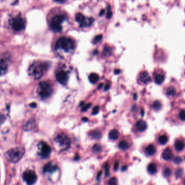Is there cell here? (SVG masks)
Returning a JSON list of instances; mask_svg holds the SVG:
<instances>
[{
    "label": "cell",
    "instance_id": "30bf717a",
    "mask_svg": "<svg viewBox=\"0 0 185 185\" xmlns=\"http://www.w3.org/2000/svg\"><path fill=\"white\" fill-rule=\"evenodd\" d=\"M56 78L58 82L62 85H66L67 84L69 78L68 73L64 71L58 72L56 75Z\"/></svg>",
    "mask_w": 185,
    "mask_h": 185
},
{
    "label": "cell",
    "instance_id": "74e56055",
    "mask_svg": "<svg viewBox=\"0 0 185 185\" xmlns=\"http://www.w3.org/2000/svg\"><path fill=\"white\" fill-rule=\"evenodd\" d=\"M105 173H106V176L108 177L109 175V165L107 163L105 165Z\"/></svg>",
    "mask_w": 185,
    "mask_h": 185
},
{
    "label": "cell",
    "instance_id": "ab89813d",
    "mask_svg": "<svg viewBox=\"0 0 185 185\" xmlns=\"http://www.w3.org/2000/svg\"><path fill=\"white\" fill-rule=\"evenodd\" d=\"M6 118L3 114H0V126L4 122Z\"/></svg>",
    "mask_w": 185,
    "mask_h": 185
},
{
    "label": "cell",
    "instance_id": "52a82bcc",
    "mask_svg": "<svg viewBox=\"0 0 185 185\" xmlns=\"http://www.w3.org/2000/svg\"><path fill=\"white\" fill-rule=\"evenodd\" d=\"M10 24L13 30L16 32H21L25 29L26 22L22 16L18 15L12 18Z\"/></svg>",
    "mask_w": 185,
    "mask_h": 185
},
{
    "label": "cell",
    "instance_id": "bcb514c9",
    "mask_svg": "<svg viewBox=\"0 0 185 185\" xmlns=\"http://www.w3.org/2000/svg\"><path fill=\"white\" fill-rule=\"evenodd\" d=\"M30 106H32V108H36L37 106V104H36L35 103H33L30 105Z\"/></svg>",
    "mask_w": 185,
    "mask_h": 185
},
{
    "label": "cell",
    "instance_id": "816d5d0a",
    "mask_svg": "<svg viewBox=\"0 0 185 185\" xmlns=\"http://www.w3.org/2000/svg\"><path fill=\"white\" fill-rule=\"evenodd\" d=\"M82 120L84 122H87L88 121V119L86 117H84V118H82Z\"/></svg>",
    "mask_w": 185,
    "mask_h": 185
},
{
    "label": "cell",
    "instance_id": "6da1fadb",
    "mask_svg": "<svg viewBox=\"0 0 185 185\" xmlns=\"http://www.w3.org/2000/svg\"><path fill=\"white\" fill-rule=\"evenodd\" d=\"M47 68V64L39 61H35L28 68V74L35 79H39L43 76L44 72Z\"/></svg>",
    "mask_w": 185,
    "mask_h": 185
},
{
    "label": "cell",
    "instance_id": "c3c4849f",
    "mask_svg": "<svg viewBox=\"0 0 185 185\" xmlns=\"http://www.w3.org/2000/svg\"><path fill=\"white\" fill-rule=\"evenodd\" d=\"M105 13V10H101V11L100 12V15H103Z\"/></svg>",
    "mask_w": 185,
    "mask_h": 185
},
{
    "label": "cell",
    "instance_id": "681fc988",
    "mask_svg": "<svg viewBox=\"0 0 185 185\" xmlns=\"http://www.w3.org/2000/svg\"><path fill=\"white\" fill-rule=\"evenodd\" d=\"M141 116L142 117H143V116H144V114H145V111H144V110H143V109H142L141 111Z\"/></svg>",
    "mask_w": 185,
    "mask_h": 185
},
{
    "label": "cell",
    "instance_id": "e0dca14e",
    "mask_svg": "<svg viewBox=\"0 0 185 185\" xmlns=\"http://www.w3.org/2000/svg\"><path fill=\"white\" fill-rule=\"evenodd\" d=\"M156 151V149L155 147L152 145H150L147 146L145 150V153L147 156H152L154 155Z\"/></svg>",
    "mask_w": 185,
    "mask_h": 185
},
{
    "label": "cell",
    "instance_id": "7402d4cb",
    "mask_svg": "<svg viewBox=\"0 0 185 185\" xmlns=\"http://www.w3.org/2000/svg\"><path fill=\"white\" fill-rule=\"evenodd\" d=\"M98 79H99V76L96 73H91L89 76V80L91 83L93 84H95L98 81Z\"/></svg>",
    "mask_w": 185,
    "mask_h": 185
},
{
    "label": "cell",
    "instance_id": "ba28073f",
    "mask_svg": "<svg viewBox=\"0 0 185 185\" xmlns=\"http://www.w3.org/2000/svg\"><path fill=\"white\" fill-rule=\"evenodd\" d=\"M23 179L28 185L35 184L37 180V175L32 170H28L23 174Z\"/></svg>",
    "mask_w": 185,
    "mask_h": 185
},
{
    "label": "cell",
    "instance_id": "f907efd6",
    "mask_svg": "<svg viewBox=\"0 0 185 185\" xmlns=\"http://www.w3.org/2000/svg\"><path fill=\"white\" fill-rule=\"evenodd\" d=\"M126 169H127V166H126V165H125V166L122 167L121 170H122V171H125Z\"/></svg>",
    "mask_w": 185,
    "mask_h": 185
},
{
    "label": "cell",
    "instance_id": "d6a6232c",
    "mask_svg": "<svg viewBox=\"0 0 185 185\" xmlns=\"http://www.w3.org/2000/svg\"><path fill=\"white\" fill-rule=\"evenodd\" d=\"M182 174H183V170L179 168V169H177V171L175 172V176L177 178H179L182 175Z\"/></svg>",
    "mask_w": 185,
    "mask_h": 185
},
{
    "label": "cell",
    "instance_id": "5b68a950",
    "mask_svg": "<svg viewBox=\"0 0 185 185\" xmlns=\"http://www.w3.org/2000/svg\"><path fill=\"white\" fill-rule=\"evenodd\" d=\"M37 93L41 98L46 99L48 98L52 95L53 89L48 82H42L39 83V85Z\"/></svg>",
    "mask_w": 185,
    "mask_h": 185
},
{
    "label": "cell",
    "instance_id": "b9f144b4",
    "mask_svg": "<svg viewBox=\"0 0 185 185\" xmlns=\"http://www.w3.org/2000/svg\"><path fill=\"white\" fill-rule=\"evenodd\" d=\"M102 173H103V172H99V173H98V174L97 175V177H96V179H97V180L99 181L100 180V177H101V175H102Z\"/></svg>",
    "mask_w": 185,
    "mask_h": 185
},
{
    "label": "cell",
    "instance_id": "2e32d148",
    "mask_svg": "<svg viewBox=\"0 0 185 185\" xmlns=\"http://www.w3.org/2000/svg\"><path fill=\"white\" fill-rule=\"evenodd\" d=\"M94 22V19L92 17H89V18H86L85 20L83 21L80 24V27H89L93 24Z\"/></svg>",
    "mask_w": 185,
    "mask_h": 185
},
{
    "label": "cell",
    "instance_id": "cb8c5ba5",
    "mask_svg": "<svg viewBox=\"0 0 185 185\" xmlns=\"http://www.w3.org/2000/svg\"><path fill=\"white\" fill-rule=\"evenodd\" d=\"M89 135L91 136V138L93 139H96V140H98L100 139L101 137V134L100 131H92L91 133L89 134Z\"/></svg>",
    "mask_w": 185,
    "mask_h": 185
},
{
    "label": "cell",
    "instance_id": "83f0119b",
    "mask_svg": "<svg viewBox=\"0 0 185 185\" xmlns=\"http://www.w3.org/2000/svg\"><path fill=\"white\" fill-rule=\"evenodd\" d=\"M175 94H176V91L173 87H169L166 92V94L168 96H174Z\"/></svg>",
    "mask_w": 185,
    "mask_h": 185
},
{
    "label": "cell",
    "instance_id": "7a4b0ae2",
    "mask_svg": "<svg viewBox=\"0 0 185 185\" xmlns=\"http://www.w3.org/2000/svg\"><path fill=\"white\" fill-rule=\"evenodd\" d=\"M25 149L22 147H15L8 150L5 154V158L7 160L12 163L19 161L24 156Z\"/></svg>",
    "mask_w": 185,
    "mask_h": 185
},
{
    "label": "cell",
    "instance_id": "7c38bea8",
    "mask_svg": "<svg viewBox=\"0 0 185 185\" xmlns=\"http://www.w3.org/2000/svg\"><path fill=\"white\" fill-rule=\"evenodd\" d=\"M58 168L56 165H53L51 162L48 163L44 166V173H53L55 172V170H58Z\"/></svg>",
    "mask_w": 185,
    "mask_h": 185
},
{
    "label": "cell",
    "instance_id": "7dc6e473",
    "mask_svg": "<svg viewBox=\"0 0 185 185\" xmlns=\"http://www.w3.org/2000/svg\"><path fill=\"white\" fill-rule=\"evenodd\" d=\"M114 73L115 74H116V75L119 74V73H120V70H115Z\"/></svg>",
    "mask_w": 185,
    "mask_h": 185
},
{
    "label": "cell",
    "instance_id": "db71d44e",
    "mask_svg": "<svg viewBox=\"0 0 185 185\" xmlns=\"http://www.w3.org/2000/svg\"></svg>",
    "mask_w": 185,
    "mask_h": 185
},
{
    "label": "cell",
    "instance_id": "8d00e7d4",
    "mask_svg": "<svg viewBox=\"0 0 185 185\" xmlns=\"http://www.w3.org/2000/svg\"><path fill=\"white\" fill-rule=\"evenodd\" d=\"M174 163H175V164L179 165V164H180L181 162H182V158H181L180 157H179V156L175 157V158H174Z\"/></svg>",
    "mask_w": 185,
    "mask_h": 185
},
{
    "label": "cell",
    "instance_id": "1f68e13d",
    "mask_svg": "<svg viewBox=\"0 0 185 185\" xmlns=\"http://www.w3.org/2000/svg\"><path fill=\"white\" fill-rule=\"evenodd\" d=\"M118 184V180L116 177H112L108 182L109 185H116Z\"/></svg>",
    "mask_w": 185,
    "mask_h": 185
},
{
    "label": "cell",
    "instance_id": "8992f818",
    "mask_svg": "<svg viewBox=\"0 0 185 185\" xmlns=\"http://www.w3.org/2000/svg\"><path fill=\"white\" fill-rule=\"evenodd\" d=\"M56 146L61 151L67 150L71 146V140L66 135L62 134L58 135L54 139Z\"/></svg>",
    "mask_w": 185,
    "mask_h": 185
},
{
    "label": "cell",
    "instance_id": "f35d334b",
    "mask_svg": "<svg viewBox=\"0 0 185 185\" xmlns=\"http://www.w3.org/2000/svg\"><path fill=\"white\" fill-rule=\"evenodd\" d=\"M98 111H99V107L98 106H95L93 109V112H92V114H98Z\"/></svg>",
    "mask_w": 185,
    "mask_h": 185
},
{
    "label": "cell",
    "instance_id": "9c48e42d",
    "mask_svg": "<svg viewBox=\"0 0 185 185\" xmlns=\"http://www.w3.org/2000/svg\"><path fill=\"white\" fill-rule=\"evenodd\" d=\"M39 155L43 158H47L51 153V148L46 142H41L39 145Z\"/></svg>",
    "mask_w": 185,
    "mask_h": 185
},
{
    "label": "cell",
    "instance_id": "44dd1931",
    "mask_svg": "<svg viewBox=\"0 0 185 185\" xmlns=\"http://www.w3.org/2000/svg\"><path fill=\"white\" fill-rule=\"evenodd\" d=\"M175 149L177 150V151H181L184 149L185 143H184V142H183L181 141L178 140L175 143Z\"/></svg>",
    "mask_w": 185,
    "mask_h": 185
},
{
    "label": "cell",
    "instance_id": "ffe728a7",
    "mask_svg": "<svg viewBox=\"0 0 185 185\" xmlns=\"http://www.w3.org/2000/svg\"><path fill=\"white\" fill-rule=\"evenodd\" d=\"M165 80V76L162 74H157L155 77V82L157 84H161Z\"/></svg>",
    "mask_w": 185,
    "mask_h": 185
},
{
    "label": "cell",
    "instance_id": "8fae6325",
    "mask_svg": "<svg viewBox=\"0 0 185 185\" xmlns=\"http://www.w3.org/2000/svg\"><path fill=\"white\" fill-rule=\"evenodd\" d=\"M8 65L4 59H0V76L5 75L8 71Z\"/></svg>",
    "mask_w": 185,
    "mask_h": 185
},
{
    "label": "cell",
    "instance_id": "f5cc1de1",
    "mask_svg": "<svg viewBox=\"0 0 185 185\" xmlns=\"http://www.w3.org/2000/svg\"><path fill=\"white\" fill-rule=\"evenodd\" d=\"M134 100H136L137 99V94H135L134 96Z\"/></svg>",
    "mask_w": 185,
    "mask_h": 185
},
{
    "label": "cell",
    "instance_id": "4fadbf2b",
    "mask_svg": "<svg viewBox=\"0 0 185 185\" xmlns=\"http://www.w3.org/2000/svg\"><path fill=\"white\" fill-rule=\"evenodd\" d=\"M139 78H140V80H141V82L143 84H147V83H150L151 80V78L150 77V75L148 74V73L146 71L142 72L140 74Z\"/></svg>",
    "mask_w": 185,
    "mask_h": 185
},
{
    "label": "cell",
    "instance_id": "f1b7e54d",
    "mask_svg": "<svg viewBox=\"0 0 185 185\" xmlns=\"http://www.w3.org/2000/svg\"><path fill=\"white\" fill-rule=\"evenodd\" d=\"M92 150L93 151H94L95 153H99L101 151L102 147H101V146H100L98 145H95L94 146H93Z\"/></svg>",
    "mask_w": 185,
    "mask_h": 185
},
{
    "label": "cell",
    "instance_id": "f546056e",
    "mask_svg": "<svg viewBox=\"0 0 185 185\" xmlns=\"http://www.w3.org/2000/svg\"><path fill=\"white\" fill-rule=\"evenodd\" d=\"M171 174H172V170L169 168H166L164 171V175L165 177H169Z\"/></svg>",
    "mask_w": 185,
    "mask_h": 185
},
{
    "label": "cell",
    "instance_id": "e575fe53",
    "mask_svg": "<svg viewBox=\"0 0 185 185\" xmlns=\"http://www.w3.org/2000/svg\"><path fill=\"white\" fill-rule=\"evenodd\" d=\"M179 117L182 121H185V110H182L179 113Z\"/></svg>",
    "mask_w": 185,
    "mask_h": 185
},
{
    "label": "cell",
    "instance_id": "ac0fdd59",
    "mask_svg": "<svg viewBox=\"0 0 185 185\" xmlns=\"http://www.w3.org/2000/svg\"><path fill=\"white\" fill-rule=\"evenodd\" d=\"M119 132L116 129L111 130L109 134V138L112 140H116L119 137Z\"/></svg>",
    "mask_w": 185,
    "mask_h": 185
},
{
    "label": "cell",
    "instance_id": "d4e9b609",
    "mask_svg": "<svg viewBox=\"0 0 185 185\" xmlns=\"http://www.w3.org/2000/svg\"><path fill=\"white\" fill-rule=\"evenodd\" d=\"M168 137L166 135H162L161 136H160L159 139V141L160 143L162 145H166L167 142H168Z\"/></svg>",
    "mask_w": 185,
    "mask_h": 185
},
{
    "label": "cell",
    "instance_id": "277c9868",
    "mask_svg": "<svg viewBox=\"0 0 185 185\" xmlns=\"http://www.w3.org/2000/svg\"><path fill=\"white\" fill-rule=\"evenodd\" d=\"M66 20V16L62 14H56L51 19L49 26L51 30L54 32H60L62 31V24Z\"/></svg>",
    "mask_w": 185,
    "mask_h": 185
},
{
    "label": "cell",
    "instance_id": "836d02e7",
    "mask_svg": "<svg viewBox=\"0 0 185 185\" xmlns=\"http://www.w3.org/2000/svg\"><path fill=\"white\" fill-rule=\"evenodd\" d=\"M112 16V12L111 10V9H110V7L109 6L108 7H107V19H109Z\"/></svg>",
    "mask_w": 185,
    "mask_h": 185
},
{
    "label": "cell",
    "instance_id": "f6af8a7d",
    "mask_svg": "<svg viewBox=\"0 0 185 185\" xmlns=\"http://www.w3.org/2000/svg\"><path fill=\"white\" fill-rule=\"evenodd\" d=\"M103 83H101V84H100L99 85H98V90H100L102 87H103Z\"/></svg>",
    "mask_w": 185,
    "mask_h": 185
},
{
    "label": "cell",
    "instance_id": "3957f363",
    "mask_svg": "<svg viewBox=\"0 0 185 185\" xmlns=\"http://www.w3.org/2000/svg\"><path fill=\"white\" fill-rule=\"evenodd\" d=\"M75 47L74 41L71 38L61 37L58 40L55 44V50H63L64 51L71 52Z\"/></svg>",
    "mask_w": 185,
    "mask_h": 185
},
{
    "label": "cell",
    "instance_id": "5bb4252c",
    "mask_svg": "<svg viewBox=\"0 0 185 185\" xmlns=\"http://www.w3.org/2000/svg\"><path fill=\"white\" fill-rule=\"evenodd\" d=\"M136 126L139 131L143 132L146 130L147 125V123L145 121H144L143 120H140L136 123Z\"/></svg>",
    "mask_w": 185,
    "mask_h": 185
},
{
    "label": "cell",
    "instance_id": "9a60e30c",
    "mask_svg": "<svg viewBox=\"0 0 185 185\" xmlns=\"http://www.w3.org/2000/svg\"><path fill=\"white\" fill-rule=\"evenodd\" d=\"M162 158L165 160H169L170 159H171V158L173 156V154L172 150L169 149V148H166L164 150L163 153H162Z\"/></svg>",
    "mask_w": 185,
    "mask_h": 185
},
{
    "label": "cell",
    "instance_id": "4316f807",
    "mask_svg": "<svg viewBox=\"0 0 185 185\" xmlns=\"http://www.w3.org/2000/svg\"><path fill=\"white\" fill-rule=\"evenodd\" d=\"M153 109L155 110L159 111V110H160L161 108V103L159 101H157L154 103L153 104Z\"/></svg>",
    "mask_w": 185,
    "mask_h": 185
},
{
    "label": "cell",
    "instance_id": "603a6c76",
    "mask_svg": "<svg viewBox=\"0 0 185 185\" xmlns=\"http://www.w3.org/2000/svg\"><path fill=\"white\" fill-rule=\"evenodd\" d=\"M118 147L120 149L123 150H126L129 148L130 145H129L128 142L124 140V141H122L119 143Z\"/></svg>",
    "mask_w": 185,
    "mask_h": 185
},
{
    "label": "cell",
    "instance_id": "484cf974",
    "mask_svg": "<svg viewBox=\"0 0 185 185\" xmlns=\"http://www.w3.org/2000/svg\"><path fill=\"white\" fill-rule=\"evenodd\" d=\"M85 17L81 13H77L75 15V20L81 24L83 20H85Z\"/></svg>",
    "mask_w": 185,
    "mask_h": 185
},
{
    "label": "cell",
    "instance_id": "60d3db41",
    "mask_svg": "<svg viewBox=\"0 0 185 185\" xmlns=\"http://www.w3.org/2000/svg\"><path fill=\"white\" fill-rule=\"evenodd\" d=\"M118 166H119L118 162H116L114 164V170L115 171H117L118 170Z\"/></svg>",
    "mask_w": 185,
    "mask_h": 185
},
{
    "label": "cell",
    "instance_id": "4dcf8cb0",
    "mask_svg": "<svg viewBox=\"0 0 185 185\" xmlns=\"http://www.w3.org/2000/svg\"><path fill=\"white\" fill-rule=\"evenodd\" d=\"M103 39V36L102 35H98V36H96L94 38L93 43L94 44H96L98 42H100Z\"/></svg>",
    "mask_w": 185,
    "mask_h": 185
},
{
    "label": "cell",
    "instance_id": "ee69618b",
    "mask_svg": "<svg viewBox=\"0 0 185 185\" xmlns=\"http://www.w3.org/2000/svg\"><path fill=\"white\" fill-rule=\"evenodd\" d=\"M109 87H110V86H109V84H107V85H106V87H105V89H104V90L105 91L108 90V89H109Z\"/></svg>",
    "mask_w": 185,
    "mask_h": 185
},
{
    "label": "cell",
    "instance_id": "7bdbcfd3",
    "mask_svg": "<svg viewBox=\"0 0 185 185\" xmlns=\"http://www.w3.org/2000/svg\"><path fill=\"white\" fill-rule=\"evenodd\" d=\"M56 2H59V3H64V2H65L67 0H55Z\"/></svg>",
    "mask_w": 185,
    "mask_h": 185
},
{
    "label": "cell",
    "instance_id": "d6986e66",
    "mask_svg": "<svg viewBox=\"0 0 185 185\" xmlns=\"http://www.w3.org/2000/svg\"><path fill=\"white\" fill-rule=\"evenodd\" d=\"M147 170H148V173L150 174H154L156 173V172L157 171V166L153 163H150V165L147 167Z\"/></svg>",
    "mask_w": 185,
    "mask_h": 185
},
{
    "label": "cell",
    "instance_id": "d590c367",
    "mask_svg": "<svg viewBox=\"0 0 185 185\" xmlns=\"http://www.w3.org/2000/svg\"><path fill=\"white\" fill-rule=\"evenodd\" d=\"M91 103H88V104H86V105L83 106L81 110H82V112H86L88 109H89L91 108Z\"/></svg>",
    "mask_w": 185,
    "mask_h": 185
}]
</instances>
